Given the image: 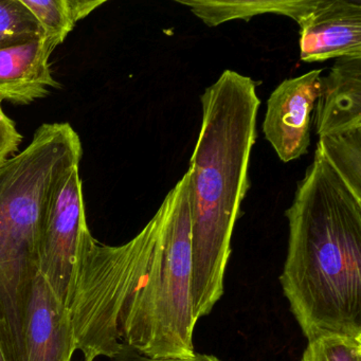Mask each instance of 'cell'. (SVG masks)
I'll list each match as a JSON object with an SVG mask.
<instances>
[{"label": "cell", "instance_id": "cell-1", "mask_svg": "<svg viewBox=\"0 0 361 361\" xmlns=\"http://www.w3.org/2000/svg\"><path fill=\"white\" fill-rule=\"evenodd\" d=\"M285 216L280 282L304 336L361 337V200L318 149Z\"/></svg>", "mask_w": 361, "mask_h": 361}, {"label": "cell", "instance_id": "cell-4", "mask_svg": "<svg viewBox=\"0 0 361 361\" xmlns=\"http://www.w3.org/2000/svg\"><path fill=\"white\" fill-rule=\"evenodd\" d=\"M166 214L145 278L119 324L120 339L152 359L193 357L189 173L164 198Z\"/></svg>", "mask_w": 361, "mask_h": 361}, {"label": "cell", "instance_id": "cell-11", "mask_svg": "<svg viewBox=\"0 0 361 361\" xmlns=\"http://www.w3.org/2000/svg\"><path fill=\"white\" fill-rule=\"evenodd\" d=\"M314 111L320 138L361 128V58L336 60L321 90Z\"/></svg>", "mask_w": 361, "mask_h": 361}, {"label": "cell", "instance_id": "cell-9", "mask_svg": "<svg viewBox=\"0 0 361 361\" xmlns=\"http://www.w3.org/2000/svg\"><path fill=\"white\" fill-rule=\"evenodd\" d=\"M75 350L68 308L39 271L25 312L20 361H71Z\"/></svg>", "mask_w": 361, "mask_h": 361}, {"label": "cell", "instance_id": "cell-18", "mask_svg": "<svg viewBox=\"0 0 361 361\" xmlns=\"http://www.w3.org/2000/svg\"><path fill=\"white\" fill-rule=\"evenodd\" d=\"M111 361H221L216 357L211 356V355L195 354L193 357L185 359H152L142 356L139 353L135 352L128 346H124L122 352L120 353Z\"/></svg>", "mask_w": 361, "mask_h": 361}, {"label": "cell", "instance_id": "cell-16", "mask_svg": "<svg viewBox=\"0 0 361 361\" xmlns=\"http://www.w3.org/2000/svg\"><path fill=\"white\" fill-rule=\"evenodd\" d=\"M301 361H361V337L326 335L310 340Z\"/></svg>", "mask_w": 361, "mask_h": 361}, {"label": "cell", "instance_id": "cell-10", "mask_svg": "<svg viewBox=\"0 0 361 361\" xmlns=\"http://www.w3.org/2000/svg\"><path fill=\"white\" fill-rule=\"evenodd\" d=\"M54 50L44 35L0 45V101L30 104L60 87L49 64Z\"/></svg>", "mask_w": 361, "mask_h": 361}, {"label": "cell", "instance_id": "cell-2", "mask_svg": "<svg viewBox=\"0 0 361 361\" xmlns=\"http://www.w3.org/2000/svg\"><path fill=\"white\" fill-rule=\"evenodd\" d=\"M200 101L202 128L188 170L196 322L224 293L232 234L250 188L249 162L261 106L257 83L230 69L204 90Z\"/></svg>", "mask_w": 361, "mask_h": 361}, {"label": "cell", "instance_id": "cell-6", "mask_svg": "<svg viewBox=\"0 0 361 361\" xmlns=\"http://www.w3.org/2000/svg\"><path fill=\"white\" fill-rule=\"evenodd\" d=\"M90 229L80 166L73 169L54 200L41 240L39 271L68 307L82 234Z\"/></svg>", "mask_w": 361, "mask_h": 361}, {"label": "cell", "instance_id": "cell-17", "mask_svg": "<svg viewBox=\"0 0 361 361\" xmlns=\"http://www.w3.org/2000/svg\"><path fill=\"white\" fill-rule=\"evenodd\" d=\"M22 142V134L13 120L6 115L0 101V162L16 155Z\"/></svg>", "mask_w": 361, "mask_h": 361}, {"label": "cell", "instance_id": "cell-12", "mask_svg": "<svg viewBox=\"0 0 361 361\" xmlns=\"http://www.w3.org/2000/svg\"><path fill=\"white\" fill-rule=\"evenodd\" d=\"M318 0H176L208 27H217L230 20H250L263 14H278L299 23L312 11Z\"/></svg>", "mask_w": 361, "mask_h": 361}, {"label": "cell", "instance_id": "cell-8", "mask_svg": "<svg viewBox=\"0 0 361 361\" xmlns=\"http://www.w3.org/2000/svg\"><path fill=\"white\" fill-rule=\"evenodd\" d=\"M298 25L302 62L361 58L360 1L318 0Z\"/></svg>", "mask_w": 361, "mask_h": 361}, {"label": "cell", "instance_id": "cell-13", "mask_svg": "<svg viewBox=\"0 0 361 361\" xmlns=\"http://www.w3.org/2000/svg\"><path fill=\"white\" fill-rule=\"evenodd\" d=\"M56 49L80 20L104 5L105 0H22Z\"/></svg>", "mask_w": 361, "mask_h": 361}, {"label": "cell", "instance_id": "cell-19", "mask_svg": "<svg viewBox=\"0 0 361 361\" xmlns=\"http://www.w3.org/2000/svg\"><path fill=\"white\" fill-rule=\"evenodd\" d=\"M0 361H12L1 324H0Z\"/></svg>", "mask_w": 361, "mask_h": 361}, {"label": "cell", "instance_id": "cell-15", "mask_svg": "<svg viewBox=\"0 0 361 361\" xmlns=\"http://www.w3.org/2000/svg\"><path fill=\"white\" fill-rule=\"evenodd\" d=\"M39 35L43 31L22 0H0V45Z\"/></svg>", "mask_w": 361, "mask_h": 361}, {"label": "cell", "instance_id": "cell-7", "mask_svg": "<svg viewBox=\"0 0 361 361\" xmlns=\"http://www.w3.org/2000/svg\"><path fill=\"white\" fill-rule=\"evenodd\" d=\"M322 73V69H314L284 80L268 99L264 136L285 164L307 154Z\"/></svg>", "mask_w": 361, "mask_h": 361}, {"label": "cell", "instance_id": "cell-3", "mask_svg": "<svg viewBox=\"0 0 361 361\" xmlns=\"http://www.w3.org/2000/svg\"><path fill=\"white\" fill-rule=\"evenodd\" d=\"M82 155L79 134L58 122L42 124L26 149L0 162V323L11 345L22 341L48 213Z\"/></svg>", "mask_w": 361, "mask_h": 361}, {"label": "cell", "instance_id": "cell-5", "mask_svg": "<svg viewBox=\"0 0 361 361\" xmlns=\"http://www.w3.org/2000/svg\"><path fill=\"white\" fill-rule=\"evenodd\" d=\"M166 208L164 200L153 219L121 246L100 244L90 229L82 234L67 308L84 361L114 359L123 350L120 320L145 278Z\"/></svg>", "mask_w": 361, "mask_h": 361}, {"label": "cell", "instance_id": "cell-14", "mask_svg": "<svg viewBox=\"0 0 361 361\" xmlns=\"http://www.w3.org/2000/svg\"><path fill=\"white\" fill-rule=\"evenodd\" d=\"M316 149L361 200V128L320 138Z\"/></svg>", "mask_w": 361, "mask_h": 361}]
</instances>
